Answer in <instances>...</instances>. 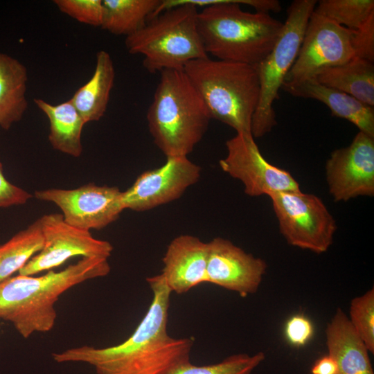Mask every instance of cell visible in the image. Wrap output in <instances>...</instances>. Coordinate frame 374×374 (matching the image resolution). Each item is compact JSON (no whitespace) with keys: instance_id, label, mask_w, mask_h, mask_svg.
Wrapping results in <instances>:
<instances>
[{"instance_id":"cell-1","label":"cell","mask_w":374,"mask_h":374,"mask_svg":"<svg viewBox=\"0 0 374 374\" xmlns=\"http://www.w3.org/2000/svg\"><path fill=\"white\" fill-rule=\"evenodd\" d=\"M152 292L150 305L139 326L125 341L109 347L83 346L53 353L57 363L82 362L98 374H167L190 361L192 338H174L168 334V309L172 292L160 274L147 278Z\"/></svg>"},{"instance_id":"cell-2","label":"cell","mask_w":374,"mask_h":374,"mask_svg":"<svg viewBox=\"0 0 374 374\" xmlns=\"http://www.w3.org/2000/svg\"><path fill=\"white\" fill-rule=\"evenodd\" d=\"M197 24L207 55L217 60L257 65L271 51L283 23L277 0H196Z\"/></svg>"},{"instance_id":"cell-3","label":"cell","mask_w":374,"mask_h":374,"mask_svg":"<svg viewBox=\"0 0 374 374\" xmlns=\"http://www.w3.org/2000/svg\"><path fill=\"white\" fill-rule=\"evenodd\" d=\"M109 271L107 258L83 257L60 271L10 277L0 283V319L10 322L24 338L48 332L55 323V303L64 292Z\"/></svg>"},{"instance_id":"cell-4","label":"cell","mask_w":374,"mask_h":374,"mask_svg":"<svg viewBox=\"0 0 374 374\" xmlns=\"http://www.w3.org/2000/svg\"><path fill=\"white\" fill-rule=\"evenodd\" d=\"M146 119L154 144L168 157H188L211 117L184 69L160 72Z\"/></svg>"},{"instance_id":"cell-5","label":"cell","mask_w":374,"mask_h":374,"mask_svg":"<svg viewBox=\"0 0 374 374\" xmlns=\"http://www.w3.org/2000/svg\"><path fill=\"white\" fill-rule=\"evenodd\" d=\"M197 8L184 0L161 1L145 25L125 38L131 54L143 56L150 73L184 69L195 60L208 57L198 32Z\"/></svg>"},{"instance_id":"cell-6","label":"cell","mask_w":374,"mask_h":374,"mask_svg":"<svg viewBox=\"0 0 374 374\" xmlns=\"http://www.w3.org/2000/svg\"><path fill=\"white\" fill-rule=\"evenodd\" d=\"M184 71L211 118L232 127L236 134H251L260 90L256 65L208 56L187 63Z\"/></svg>"},{"instance_id":"cell-7","label":"cell","mask_w":374,"mask_h":374,"mask_svg":"<svg viewBox=\"0 0 374 374\" xmlns=\"http://www.w3.org/2000/svg\"><path fill=\"white\" fill-rule=\"evenodd\" d=\"M317 3L315 0H295L291 3L282 31L271 51L256 65L260 90L251 122L253 138L265 136L277 123L273 105L297 57L307 24Z\"/></svg>"},{"instance_id":"cell-8","label":"cell","mask_w":374,"mask_h":374,"mask_svg":"<svg viewBox=\"0 0 374 374\" xmlns=\"http://www.w3.org/2000/svg\"><path fill=\"white\" fill-rule=\"evenodd\" d=\"M269 197L280 232L289 244L318 254L328 250L337 224L319 197L301 190Z\"/></svg>"},{"instance_id":"cell-9","label":"cell","mask_w":374,"mask_h":374,"mask_svg":"<svg viewBox=\"0 0 374 374\" xmlns=\"http://www.w3.org/2000/svg\"><path fill=\"white\" fill-rule=\"evenodd\" d=\"M354 30L313 11L297 57L283 84L314 78L321 71L353 58Z\"/></svg>"},{"instance_id":"cell-10","label":"cell","mask_w":374,"mask_h":374,"mask_svg":"<svg viewBox=\"0 0 374 374\" xmlns=\"http://www.w3.org/2000/svg\"><path fill=\"white\" fill-rule=\"evenodd\" d=\"M227 154L220 160L221 169L242 182L251 197L299 190L288 171L269 163L261 154L252 134H236L226 142Z\"/></svg>"},{"instance_id":"cell-11","label":"cell","mask_w":374,"mask_h":374,"mask_svg":"<svg viewBox=\"0 0 374 374\" xmlns=\"http://www.w3.org/2000/svg\"><path fill=\"white\" fill-rule=\"evenodd\" d=\"M44 244L19 271V274L33 276L51 270L74 256L109 258L113 246L106 240H98L88 231L67 224L62 214L51 213L39 218Z\"/></svg>"},{"instance_id":"cell-12","label":"cell","mask_w":374,"mask_h":374,"mask_svg":"<svg viewBox=\"0 0 374 374\" xmlns=\"http://www.w3.org/2000/svg\"><path fill=\"white\" fill-rule=\"evenodd\" d=\"M123 192L116 186L89 184L75 189L37 190V199L55 204L64 221L88 231L101 229L116 221L125 209Z\"/></svg>"},{"instance_id":"cell-13","label":"cell","mask_w":374,"mask_h":374,"mask_svg":"<svg viewBox=\"0 0 374 374\" xmlns=\"http://www.w3.org/2000/svg\"><path fill=\"white\" fill-rule=\"evenodd\" d=\"M328 190L335 202L374 195V137L362 132L350 144L331 152L325 166Z\"/></svg>"},{"instance_id":"cell-14","label":"cell","mask_w":374,"mask_h":374,"mask_svg":"<svg viewBox=\"0 0 374 374\" xmlns=\"http://www.w3.org/2000/svg\"><path fill=\"white\" fill-rule=\"evenodd\" d=\"M201 168L188 157L166 158L161 167L146 170L123 192L125 209L145 211L179 198L200 177Z\"/></svg>"},{"instance_id":"cell-15","label":"cell","mask_w":374,"mask_h":374,"mask_svg":"<svg viewBox=\"0 0 374 374\" xmlns=\"http://www.w3.org/2000/svg\"><path fill=\"white\" fill-rule=\"evenodd\" d=\"M208 283L235 292L242 297L255 294L267 265L230 240L217 237L207 242Z\"/></svg>"},{"instance_id":"cell-16","label":"cell","mask_w":374,"mask_h":374,"mask_svg":"<svg viewBox=\"0 0 374 374\" xmlns=\"http://www.w3.org/2000/svg\"><path fill=\"white\" fill-rule=\"evenodd\" d=\"M207 257V242L190 235L175 238L162 258L161 274L170 291L181 294L208 283Z\"/></svg>"},{"instance_id":"cell-17","label":"cell","mask_w":374,"mask_h":374,"mask_svg":"<svg viewBox=\"0 0 374 374\" xmlns=\"http://www.w3.org/2000/svg\"><path fill=\"white\" fill-rule=\"evenodd\" d=\"M281 89L296 97L321 102L332 116L347 120L359 132L374 137V109L354 97L325 86L314 78L285 83Z\"/></svg>"},{"instance_id":"cell-18","label":"cell","mask_w":374,"mask_h":374,"mask_svg":"<svg viewBox=\"0 0 374 374\" xmlns=\"http://www.w3.org/2000/svg\"><path fill=\"white\" fill-rule=\"evenodd\" d=\"M325 335L328 355L336 362L337 374H374L367 348L341 308L328 323Z\"/></svg>"},{"instance_id":"cell-19","label":"cell","mask_w":374,"mask_h":374,"mask_svg":"<svg viewBox=\"0 0 374 374\" xmlns=\"http://www.w3.org/2000/svg\"><path fill=\"white\" fill-rule=\"evenodd\" d=\"M114 79L115 69L109 53L98 51L92 77L70 99L86 123L99 121L104 116Z\"/></svg>"},{"instance_id":"cell-20","label":"cell","mask_w":374,"mask_h":374,"mask_svg":"<svg viewBox=\"0 0 374 374\" xmlns=\"http://www.w3.org/2000/svg\"><path fill=\"white\" fill-rule=\"evenodd\" d=\"M28 72L18 60L0 53V127L8 130L28 107Z\"/></svg>"},{"instance_id":"cell-21","label":"cell","mask_w":374,"mask_h":374,"mask_svg":"<svg viewBox=\"0 0 374 374\" xmlns=\"http://www.w3.org/2000/svg\"><path fill=\"white\" fill-rule=\"evenodd\" d=\"M314 78L370 107L374 106V62L354 57L343 64L321 71Z\"/></svg>"},{"instance_id":"cell-22","label":"cell","mask_w":374,"mask_h":374,"mask_svg":"<svg viewBox=\"0 0 374 374\" xmlns=\"http://www.w3.org/2000/svg\"><path fill=\"white\" fill-rule=\"evenodd\" d=\"M35 104L50 123L48 140L52 147L66 154L78 157L82 152V131L86 123L71 101L54 105L40 98Z\"/></svg>"},{"instance_id":"cell-23","label":"cell","mask_w":374,"mask_h":374,"mask_svg":"<svg viewBox=\"0 0 374 374\" xmlns=\"http://www.w3.org/2000/svg\"><path fill=\"white\" fill-rule=\"evenodd\" d=\"M161 0H103L100 27L127 37L142 28L153 16Z\"/></svg>"},{"instance_id":"cell-24","label":"cell","mask_w":374,"mask_h":374,"mask_svg":"<svg viewBox=\"0 0 374 374\" xmlns=\"http://www.w3.org/2000/svg\"><path fill=\"white\" fill-rule=\"evenodd\" d=\"M44 240L39 219L0 246V283L19 271L42 250Z\"/></svg>"},{"instance_id":"cell-25","label":"cell","mask_w":374,"mask_h":374,"mask_svg":"<svg viewBox=\"0 0 374 374\" xmlns=\"http://www.w3.org/2000/svg\"><path fill=\"white\" fill-rule=\"evenodd\" d=\"M314 11L344 27L357 30L374 14V1L321 0Z\"/></svg>"},{"instance_id":"cell-26","label":"cell","mask_w":374,"mask_h":374,"mask_svg":"<svg viewBox=\"0 0 374 374\" xmlns=\"http://www.w3.org/2000/svg\"><path fill=\"white\" fill-rule=\"evenodd\" d=\"M265 359L260 351L253 355L234 354L213 364L197 366L190 361L175 367L167 374H251Z\"/></svg>"},{"instance_id":"cell-27","label":"cell","mask_w":374,"mask_h":374,"mask_svg":"<svg viewBox=\"0 0 374 374\" xmlns=\"http://www.w3.org/2000/svg\"><path fill=\"white\" fill-rule=\"evenodd\" d=\"M349 321L369 353H374V288L353 298L350 304Z\"/></svg>"},{"instance_id":"cell-28","label":"cell","mask_w":374,"mask_h":374,"mask_svg":"<svg viewBox=\"0 0 374 374\" xmlns=\"http://www.w3.org/2000/svg\"><path fill=\"white\" fill-rule=\"evenodd\" d=\"M54 3L63 13L79 22L100 26L103 21V0H55Z\"/></svg>"},{"instance_id":"cell-29","label":"cell","mask_w":374,"mask_h":374,"mask_svg":"<svg viewBox=\"0 0 374 374\" xmlns=\"http://www.w3.org/2000/svg\"><path fill=\"white\" fill-rule=\"evenodd\" d=\"M355 57L374 62V14L353 35Z\"/></svg>"},{"instance_id":"cell-30","label":"cell","mask_w":374,"mask_h":374,"mask_svg":"<svg viewBox=\"0 0 374 374\" xmlns=\"http://www.w3.org/2000/svg\"><path fill=\"white\" fill-rule=\"evenodd\" d=\"M314 334L312 321L303 314L291 317L285 326V335L287 341L294 346L301 347L308 343Z\"/></svg>"},{"instance_id":"cell-31","label":"cell","mask_w":374,"mask_h":374,"mask_svg":"<svg viewBox=\"0 0 374 374\" xmlns=\"http://www.w3.org/2000/svg\"><path fill=\"white\" fill-rule=\"evenodd\" d=\"M32 195L20 187L8 181L0 162V208L26 204Z\"/></svg>"},{"instance_id":"cell-32","label":"cell","mask_w":374,"mask_h":374,"mask_svg":"<svg viewBox=\"0 0 374 374\" xmlns=\"http://www.w3.org/2000/svg\"><path fill=\"white\" fill-rule=\"evenodd\" d=\"M311 373L312 374H337V366L335 360L327 355L315 362L311 368Z\"/></svg>"}]
</instances>
